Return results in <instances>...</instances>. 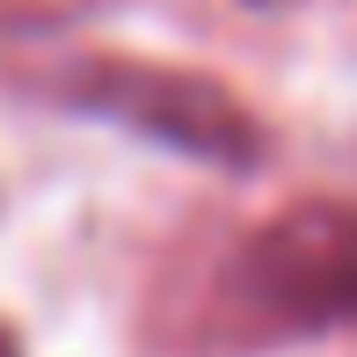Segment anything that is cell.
<instances>
[{
    "instance_id": "1",
    "label": "cell",
    "mask_w": 357,
    "mask_h": 357,
    "mask_svg": "<svg viewBox=\"0 0 357 357\" xmlns=\"http://www.w3.org/2000/svg\"><path fill=\"white\" fill-rule=\"evenodd\" d=\"M241 306L284 335L357 321V204H291L241 248Z\"/></svg>"
},
{
    "instance_id": "2",
    "label": "cell",
    "mask_w": 357,
    "mask_h": 357,
    "mask_svg": "<svg viewBox=\"0 0 357 357\" xmlns=\"http://www.w3.org/2000/svg\"><path fill=\"white\" fill-rule=\"evenodd\" d=\"M73 102L102 109V117L132 124V132L160 139V146H183V153H197V160H219V168H248V160L263 153L255 117L226 88H212V80H197V73L117 66V59H102V66H80Z\"/></svg>"
}]
</instances>
